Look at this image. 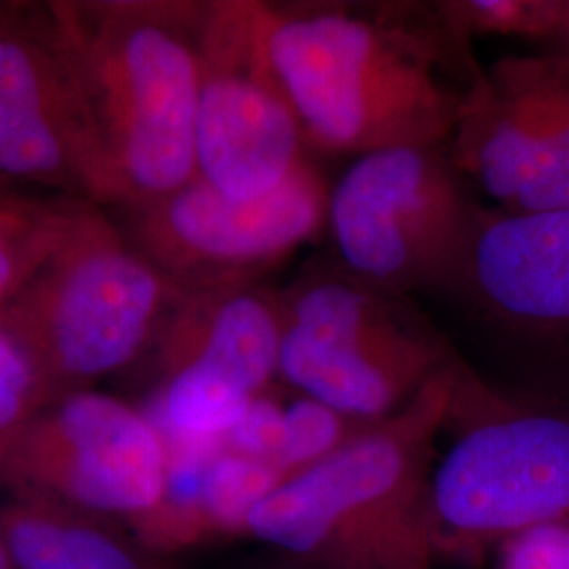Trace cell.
I'll return each instance as SVG.
<instances>
[{"label":"cell","mask_w":569,"mask_h":569,"mask_svg":"<svg viewBox=\"0 0 569 569\" xmlns=\"http://www.w3.org/2000/svg\"><path fill=\"white\" fill-rule=\"evenodd\" d=\"M262 23L268 61L306 148L329 154L448 146L483 70L437 9L432 18H407L264 2Z\"/></svg>","instance_id":"cell-1"},{"label":"cell","mask_w":569,"mask_h":569,"mask_svg":"<svg viewBox=\"0 0 569 569\" xmlns=\"http://www.w3.org/2000/svg\"><path fill=\"white\" fill-rule=\"evenodd\" d=\"M204 4L61 0L42 9L102 163L110 207L197 180L194 131Z\"/></svg>","instance_id":"cell-2"},{"label":"cell","mask_w":569,"mask_h":569,"mask_svg":"<svg viewBox=\"0 0 569 569\" xmlns=\"http://www.w3.org/2000/svg\"><path fill=\"white\" fill-rule=\"evenodd\" d=\"M453 357L397 413L287 475L251 510L244 536L305 569H432L439 549L430 477L451 403Z\"/></svg>","instance_id":"cell-3"},{"label":"cell","mask_w":569,"mask_h":569,"mask_svg":"<svg viewBox=\"0 0 569 569\" xmlns=\"http://www.w3.org/2000/svg\"><path fill=\"white\" fill-rule=\"evenodd\" d=\"M430 477L437 549L475 555L569 519V403L489 387L458 355Z\"/></svg>","instance_id":"cell-4"},{"label":"cell","mask_w":569,"mask_h":569,"mask_svg":"<svg viewBox=\"0 0 569 569\" xmlns=\"http://www.w3.org/2000/svg\"><path fill=\"white\" fill-rule=\"evenodd\" d=\"M180 293L100 204L79 201L49 260L2 315L58 401L138 361Z\"/></svg>","instance_id":"cell-5"},{"label":"cell","mask_w":569,"mask_h":569,"mask_svg":"<svg viewBox=\"0 0 569 569\" xmlns=\"http://www.w3.org/2000/svg\"><path fill=\"white\" fill-rule=\"evenodd\" d=\"M279 300L277 378L359 422L397 413L453 357L399 296L340 266L308 272Z\"/></svg>","instance_id":"cell-6"},{"label":"cell","mask_w":569,"mask_h":569,"mask_svg":"<svg viewBox=\"0 0 569 569\" xmlns=\"http://www.w3.org/2000/svg\"><path fill=\"white\" fill-rule=\"evenodd\" d=\"M477 204L448 146L357 157L329 188L327 228L340 268L392 296L448 281Z\"/></svg>","instance_id":"cell-7"},{"label":"cell","mask_w":569,"mask_h":569,"mask_svg":"<svg viewBox=\"0 0 569 569\" xmlns=\"http://www.w3.org/2000/svg\"><path fill=\"white\" fill-rule=\"evenodd\" d=\"M329 188L305 161L277 190L234 199L201 178L163 199L122 207L121 230L183 291L251 287L327 226Z\"/></svg>","instance_id":"cell-8"},{"label":"cell","mask_w":569,"mask_h":569,"mask_svg":"<svg viewBox=\"0 0 569 569\" xmlns=\"http://www.w3.org/2000/svg\"><path fill=\"white\" fill-rule=\"evenodd\" d=\"M0 481L136 531L163 502L167 448L148 413L81 390L21 428L0 456Z\"/></svg>","instance_id":"cell-9"},{"label":"cell","mask_w":569,"mask_h":569,"mask_svg":"<svg viewBox=\"0 0 569 569\" xmlns=\"http://www.w3.org/2000/svg\"><path fill=\"white\" fill-rule=\"evenodd\" d=\"M262 7L209 2L199 30L197 178L234 199L264 197L306 161L302 127L266 53Z\"/></svg>","instance_id":"cell-10"},{"label":"cell","mask_w":569,"mask_h":569,"mask_svg":"<svg viewBox=\"0 0 569 569\" xmlns=\"http://www.w3.org/2000/svg\"><path fill=\"white\" fill-rule=\"evenodd\" d=\"M448 154L493 209H568V61L542 51L483 68L468 91Z\"/></svg>","instance_id":"cell-11"},{"label":"cell","mask_w":569,"mask_h":569,"mask_svg":"<svg viewBox=\"0 0 569 569\" xmlns=\"http://www.w3.org/2000/svg\"><path fill=\"white\" fill-rule=\"evenodd\" d=\"M437 293L451 296L512 355L569 371V207L510 213L477 204Z\"/></svg>","instance_id":"cell-12"},{"label":"cell","mask_w":569,"mask_h":569,"mask_svg":"<svg viewBox=\"0 0 569 569\" xmlns=\"http://www.w3.org/2000/svg\"><path fill=\"white\" fill-rule=\"evenodd\" d=\"M0 180L110 203L91 127L42 9L0 7Z\"/></svg>","instance_id":"cell-13"},{"label":"cell","mask_w":569,"mask_h":569,"mask_svg":"<svg viewBox=\"0 0 569 569\" xmlns=\"http://www.w3.org/2000/svg\"><path fill=\"white\" fill-rule=\"evenodd\" d=\"M281 300L258 284L183 291L159 338L164 376L190 369L258 397L277 378Z\"/></svg>","instance_id":"cell-14"},{"label":"cell","mask_w":569,"mask_h":569,"mask_svg":"<svg viewBox=\"0 0 569 569\" xmlns=\"http://www.w3.org/2000/svg\"><path fill=\"white\" fill-rule=\"evenodd\" d=\"M0 540L18 569H159L117 523L23 491L0 502Z\"/></svg>","instance_id":"cell-15"},{"label":"cell","mask_w":569,"mask_h":569,"mask_svg":"<svg viewBox=\"0 0 569 569\" xmlns=\"http://www.w3.org/2000/svg\"><path fill=\"white\" fill-rule=\"evenodd\" d=\"M79 201H44L0 190V315L49 260Z\"/></svg>","instance_id":"cell-16"},{"label":"cell","mask_w":569,"mask_h":569,"mask_svg":"<svg viewBox=\"0 0 569 569\" xmlns=\"http://www.w3.org/2000/svg\"><path fill=\"white\" fill-rule=\"evenodd\" d=\"M287 477L283 468L222 449L211 458L203 477V510L213 536L244 533L247 519Z\"/></svg>","instance_id":"cell-17"},{"label":"cell","mask_w":569,"mask_h":569,"mask_svg":"<svg viewBox=\"0 0 569 569\" xmlns=\"http://www.w3.org/2000/svg\"><path fill=\"white\" fill-rule=\"evenodd\" d=\"M568 0H460L441 2L439 16L449 28L470 41L472 34L517 37L542 42L557 41Z\"/></svg>","instance_id":"cell-18"},{"label":"cell","mask_w":569,"mask_h":569,"mask_svg":"<svg viewBox=\"0 0 569 569\" xmlns=\"http://www.w3.org/2000/svg\"><path fill=\"white\" fill-rule=\"evenodd\" d=\"M53 403L41 367L0 315V456L37 413Z\"/></svg>","instance_id":"cell-19"},{"label":"cell","mask_w":569,"mask_h":569,"mask_svg":"<svg viewBox=\"0 0 569 569\" xmlns=\"http://www.w3.org/2000/svg\"><path fill=\"white\" fill-rule=\"evenodd\" d=\"M373 422H359L310 397L284 407V446L279 467L287 475L312 467Z\"/></svg>","instance_id":"cell-20"},{"label":"cell","mask_w":569,"mask_h":569,"mask_svg":"<svg viewBox=\"0 0 569 569\" xmlns=\"http://www.w3.org/2000/svg\"><path fill=\"white\" fill-rule=\"evenodd\" d=\"M284 446V407L268 395L253 397L243 418L226 437L224 449L279 467ZM281 468V467H279Z\"/></svg>","instance_id":"cell-21"},{"label":"cell","mask_w":569,"mask_h":569,"mask_svg":"<svg viewBox=\"0 0 569 569\" xmlns=\"http://www.w3.org/2000/svg\"><path fill=\"white\" fill-rule=\"evenodd\" d=\"M498 569H569V519L507 538L498 545Z\"/></svg>","instance_id":"cell-22"},{"label":"cell","mask_w":569,"mask_h":569,"mask_svg":"<svg viewBox=\"0 0 569 569\" xmlns=\"http://www.w3.org/2000/svg\"><path fill=\"white\" fill-rule=\"evenodd\" d=\"M545 51H552V53H557L559 58H563L569 63V0L566 2V18H563L561 32H559L557 41L552 42L549 49H545Z\"/></svg>","instance_id":"cell-23"},{"label":"cell","mask_w":569,"mask_h":569,"mask_svg":"<svg viewBox=\"0 0 569 569\" xmlns=\"http://www.w3.org/2000/svg\"><path fill=\"white\" fill-rule=\"evenodd\" d=\"M0 569H18L16 568V563H13V559H11V555H9V550H7L2 540H0Z\"/></svg>","instance_id":"cell-24"}]
</instances>
